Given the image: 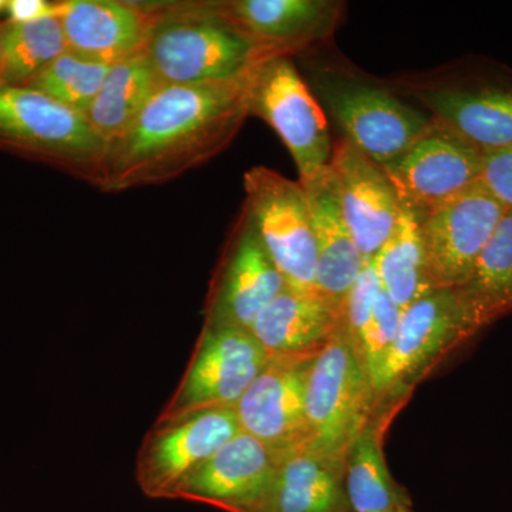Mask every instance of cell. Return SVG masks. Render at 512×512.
<instances>
[{
	"mask_svg": "<svg viewBox=\"0 0 512 512\" xmlns=\"http://www.w3.org/2000/svg\"><path fill=\"white\" fill-rule=\"evenodd\" d=\"M259 66L235 79L161 87L107 146L96 188L120 192L168 183L220 154L249 117Z\"/></svg>",
	"mask_w": 512,
	"mask_h": 512,
	"instance_id": "6da1fadb",
	"label": "cell"
},
{
	"mask_svg": "<svg viewBox=\"0 0 512 512\" xmlns=\"http://www.w3.org/2000/svg\"><path fill=\"white\" fill-rule=\"evenodd\" d=\"M143 52L163 86L220 82L251 72L285 50L239 29L217 2L148 5Z\"/></svg>",
	"mask_w": 512,
	"mask_h": 512,
	"instance_id": "7a4b0ae2",
	"label": "cell"
},
{
	"mask_svg": "<svg viewBox=\"0 0 512 512\" xmlns=\"http://www.w3.org/2000/svg\"><path fill=\"white\" fill-rule=\"evenodd\" d=\"M0 151L50 165L97 187L107 143L83 114L30 87L0 84Z\"/></svg>",
	"mask_w": 512,
	"mask_h": 512,
	"instance_id": "3957f363",
	"label": "cell"
},
{
	"mask_svg": "<svg viewBox=\"0 0 512 512\" xmlns=\"http://www.w3.org/2000/svg\"><path fill=\"white\" fill-rule=\"evenodd\" d=\"M377 402L365 365L340 329L315 357L306 380V450L346 463Z\"/></svg>",
	"mask_w": 512,
	"mask_h": 512,
	"instance_id": "277c9868",
	"label": "cell"
},
{
	"mask_svg": "<svg viewBox=\"0 0 512 512\" xmlns=\"http://www.w3.org/2000/svg\"><path fill=\"white\" fill-rule=\"evenodd\" d=\"M247 210L256 235L292 291L316 288V244L311 208L299 181L268 167L244 175Z\"/></svg>",
	"mask_w": 512,
	"mask_h": 512,
	"instance_id": "5b68a950",
	"label": "cell"
},
{
	"mask_svg": "<svg viewBox=\"0 0 512 512\" xmlns=\"http://www.w3.org/2000/svg\"><path fill=\"white\" fill-rule=\"evenodd\" d=\"M271 356L249 330H202L197 348L157 426H168L195 414L235 407Z\"/></svg>",
	"mask_w": 512,
	"mask_h": 512,
	"instance_id": "8992f818",
	"label": "cell"
},
{
	"mask_svg": "<svg viewBox=\"0 0 512 512\" xmlns=\"http://www.w3.org/2000/svg\"><path fill=\"white\" fill-rule=\"evenodd\" d=\"M249 116L264 120L281 138L296 165L299 183L315 180L328 168L333 151L328 121L291 56L274 57L256 70Z\"/></svg>",
	"mask_w": 512,
	"mask_h": 512,
	"instance_id": "52a82bcc",
	"label": "cell"
},
{
	"mask_svg": "<svg viewBox=\"0 0 512 512\" xmlns=\"http://www.w3.org/2000/svg\"><path fill=\"white\" fill-rule=\"evenodd\" d=\"M484 153L431 117L430 126L402 156L384 165L400 204L419 217L480 183Z\"/></svg>",
	"mask_w": 512,
	"mask_h": 512,
	"instance_id": "ba28073f",
	"label": "cell"
},
{
	"mask_svg": "<svg viewBox=\"0 0 512 512\" xmlns=\"http://www.w3.org/2000/svg\"><path fill=\"white\" fill-rule=\"evenodd\" d=\"M319 93L343 138L380 167L402 156L431 123L423 111L373 84L328 80Z\"/></svg>",
	"mask_w": 512,
	"mask_h": 512,
	"instance_id": "9c48e42d",
	"label": "cell"
},
{
	"mask_svg": "<svg viewBox=\"0 0 512 512\" xmlns=\"http://www.w3.org/2000/svg\"><path fill=\"white\" fill-rule=\"evenodd\" d=\"M478 332L457 288L436 289L403 309L389 357L373 379L377 400L420 376Z\"/></svg>",
	"mask_w": 512,
	"mask_h": 512,
	"instance_id": "30bf717a",
	"label": "cell"
},
{
	"mask_svg": "<svg viewBox=\"0 0 512 512\" xmlns=\"http://www.w3.org/2000/svg\"><path fill=\"white\" fill-rule=\"evenodd\" d=\"M505 211L477 183L419 217L427 265L437 289L467 284Z\"/></svg>",
	"mask_w": 512,
	"mask_h": 512,
	"instance_id": "8fae6325",
	"label": "cell"
},
{
	"mask_svg": "<svg viewBox=\"0 0 512 512\" xmlns=\"http://www.w3.org/2000/svg\"><path fill=\"white\" fill-rule=\"evenodd\" d=\"M241 431L235 407L156 426L137 456L136 478L141 491L148 498L173 500L178 487Z\"/></svg>",
	"mask_w": 512,
	"mask_h": 512,
	"instance_id": "7c38bea8",
	"label": "cell"
},
{
	"mask_svg": "<svg viewBox=\"0 0 512 512\" xmlns=\"http://www.w3.org/2000/svg\"><path fill=\"white\" fill-rule=\"evenodd\" d=\"M318 353L269 359L235 406L242 431L281 454L308 448L306 380Z\"/></svg>",
	"mask_w": 512,
	"mask_h": 512,
	"instance_id": "4fadbf2b",
	"label": "cell"
},
{
	"mask_svg": "<svg viewBox=\"0 0 512 512\" xmlns=\"http://www.w3.org/2000/svg\"><path fill=\"white\" fill-rule=\"evenodd\" d=\"M328 168L343 220L365 262L373 261L402 211L399 197L383 168L346 138L333 144Z\"/></svg>",
	"mask_w": 512,
	"mask_h": 512,
	"instance_id": "5bb4252c",
	"label": "cell"
},
{
	"mask_svg": "<svg viewBox=\"0 0 512 512\" xmlns=\"http://www.w3.org/2000/svg\"><path fill=\"white\" fill-rule=\"evenodd\" d=\"M241 222L212 289L205 326L249 330L259 313L286 289L247 214Z\"/></svg>",
	"mask_w": 512,
	"mask_h": 512,
	"instance_id": "9a60e30c",
	"label": "cell"
},
{
	"mask_svg": "<svg viewBox=\"0 0 512 512\" xmlns=\"http://www.w3.org/2000/svg\"><path fill=\"white\" fill-rule=\"evenodd\" d=\"M284 456L241 431L178 487L173 500L242 512L261 497Z\"/></svg>",
	"mask_w": 512,
	"mask_h": 512,
	"instance_id": "2e32d148",
	"label": "cell"
},
{
	"mask_svg": "<svg viewBox=\"0 0 512 512\" xmlns=\"http://www.w3.org/2000/svg\"><path fill=\"white\" fill-rule=\"evenodd\" d=\"M67 49L107 64L143 52L151 16L147 5L117 0L56 2Z\"/></svg>",
	"mask_w": 512,
	"mask_h": 512,
	"instance_id": "e0dca14e",
	"label": "cell"
},
{
	"mask_svg": "<svg viewBox=\"0 0 512 512\" xmlns=\"http://www.w3.org/2000/svg\"><path fill=\"white\" fill-rule=\"evenodd\" d=\"M218 8L245 33L288 55L328 39L342 3L333 0H228Z\"/></svg>",
	"mask_w": 512,
	"mask_h": 512,
	"instance_id": "ac0fdd59",
	"label": "cell"
},
{
	"mask_svg": "<svg viewBox=\"0 0 512 512\" xmlns=\"http://www.w3.org/2000/svg\"><path fill=\"white\" fill-rule=\"evenodd\" d=\"M340 326V303L319 291L286 288L259 313L249 332L269 356H293L320 352Z\"/></svg>",
	"mask_w": 512,
	"mask_h": 512,
	"instance_id": "d6986e66",
	"label": "cell"
},
{
	"mask_svg": "<svg viewBox=\"0 0 512 512\" xmlns=\"http://www.w3.org/2000/svg\"><path fill=\"white\" fill-rule=\"evenodd\" d=\"M346 463L308 450L285 454L271 483L242 512H349Z\"/></svg>",
	"mask_w": 512,
	"mask_h": 512,
	"instance_id": "ffe728a7",
	"label": "cell"
},
{
	"mask_svg": "<svg viewBox=\"0 0 512 512\" xmlns=\"http://www.w3.org/2000/svg\"><path fill=\"white\" fill-rule=\"evenodd\" d=\"M329 167V165H328ZM311 208L316 244V288L343 305L350 288L365 266L355 239L343 220L329 168L315 180L302 184Z\"/></svg>",
	"mask_w": 512,
	"mask_h": 512,
	"instance_id": "44dd1931",
	"label": "cell"
},
{
	"mask_svg": "<svg viewBox=\"0 0 512 512\" xmlns=\"http://www.w3.org/2000/svg\"><path fill=\"white\" fill-rule=\"evenodd\" d=\"M419 100L446 124L483 153L512 146L511 87L421 90Z\"/></svg>",
	"mask_w": 512,
	"mask_h": 512,
	"instance_id": "7402d4cb",
	"label": "cell"
},
{
	"mask_svg": "<svg viewBox=\"0 0 512 512\" xmlns=\"http://www.w3.org/2000/svg\"><path fill=\"white\" fill-rule=\"evenodd\" d=\"M161 87L164 86L146 53L128 56L111 64L100 92L84 117L109 146L126 133Z\"/></svg>",
	"mask_w": 512,
	"mask_h": 512,
	"instance_id": "603a6c76",
	"label": "cell"
},
{
	"mask_svg": "<svg viewBox=\"0 0 512 512\" xmlns=\"http://www.w3.org/2000/svg\"><path fill=\"white\" fill-rule=\"evenodd\" d=\"M373 265L380 288L402 311L437 289L427 265L419 215L403 205Z\"/></svg>",
	"mask_w": 512,
	"mask_h": 512,
	"instance_id": "cb8c5ba5",
	"label": "cell"
},
{
	"mask_svg": "<svg viewBox=\"0 0 512 512\" xmlns=\"http://www.w3.org/2000/svg\"><path fill=\"white\" fill-rule=\"evenodd\" d=\"M383 420L373 416L346 457L345 491L353 512H394L410 505L384 460Z\"/></svg>",
	"mask_w": 512,
	"mask_h": 512,
	"instance_id": "d4e9b609",
	"label": "cell"
},
{
	"mask_svg": "<svg viewBox=\"0 0 512 512\" xmlns=\"http://www.w3.org/2000/svg\"><path fill=\"white\" fill-rule=\"evenodd\" d=\"M477 329L512 309V210L498 222L467 284L457 288Z\"/></svg>",
	"mask_w": 512,
	"mask_h": 512,
	"instance_id": "484cf974",
	"label": "cell"
},
{
	"mask_svg": "<svg viewBox=\"0 0 512 512\" xmlns=\"http://www.w3.org/2000/svg\"><path fill=\"white\" fill-rule=\"evenodd\" d=\"M67 50L57 16L32 23H12L3 29L2 84L28 87Z\"/></svg>",
	"mask_w": 512,
	"mask_h": 512,
	"instance_id": "4316f807",
	"label": "cell"
},
{
	"mask_svg": "<svg viewBox=\"0 0 512 512\" xmlns=\"http://www.w3.org/2000/svg\"><path fill=\"white\" fill-rule=\"evenodd\" d=\"M110 67L111 64L67 49L28 87L84 116L100 92Z\"/></svg>",
	"mask_w": 512,
	"mask_h": 512,
	"instance_id": "83f0119b",
	"label": "cell"
},
{
	"mask_svg": "<svg viewBox=\"0 0 512 512\" xmlns=\"http://www.w3.org/2000/svg\"><path fill=\"white\" fill-rule=\"evenodd\" d=\"M402 313V309L380 288L373 305L372 315L363 332L362 350H360V359L372 383L392 352L397 333H399Z\"/></svg>",
	"mask_w": 512,
	"mask_h": 512,
	"instance_id": "f1b7e54d",
	"label": "cell"
},
{
	"mask_svg": "<svg viewBox=\"0 0 512 512\" xmlns=\"http://www.w3.org/2000/svg\"><path fill=\"white\" fill-rule=\"evenodd\" d=\"M379 289L380 284L375 265H373V261H366L362 272L357 276L355 284L350 288L345 301H343L342 328L340 329L345 333L346 339L349 340L359 359L363 332H365L367 322L372 315Z\"/></svg>",
	"mask_w": 512,
	"mask_h": 512,
	"instance_id": "f546056e",
	"label": "cell"
},
{
	"mask_svg": "<svg viewBox=\"0 0 512 512\" xmlns=\"http://www.w3.org/2000/svg\"><path fill=\"white\" fill-rule=\"evenodd\" d=\"M480 183L505 210H512V146L484 153Z\"/></svg>",
	"mask_w": 512,
	"mask_h": 512,
	"instance_id": "4dcf8cb0",
	"label": "cell"
},
{
	"mask_svg": "<svg viewBox=\"0 0 512 512\" xmlns=\"http://www.w3.org/2000/svg\"><path fill=\"white\" fill-rule=\"evenodd\" d=\"M8 19L12 23H32L56 16V2L47 0H8Z\"/></svg>",
	"mask_w": 512,
	"mask_h": 512,
	"instance_id": "1f68e13d",
	"label": "cell"
},
{
	"mask_svg": "<svg viewBox=\"0 0 512 512\" xmlns=\"http://www.w3.org/2000/svg\"><path fill=\"white\" fill-rule=\"evenodd\" d=\"M6 19H0V84H2V52H3V29H5Z\"/></svg>",
	"mask_w": 512,
	"mask_h": 512,
	"instance_id": "d6a6232c",
	"label": "cell"
},
{
	"mask_svg": "<svg viewBox=\"0 0 512 512\" xmlns=\"http://www.w3.org/2000/svg\"><path fill=\"white\" fill-rule=\"evenodd\" d=\"M8 9V0H0V15Z\"/></svg>",
	"mask_w": 512,
	"mask_h": 512,
	"instance_id": "836d02e7",
	"label": "cell"
},
{
	"mask_svg": "<svg viewBox=\"0 0 512 512\" xmlns=\"http://www.w3.org/2000/svg\"><path fill=\"white\" fill-rule=\"evenodd\" d=\"M394 512H413L412 508H410V505H403V507L397 508Z\"/></svg>",
	"mask_w": 512,
	"mask_h": 512,
	"instance_id": "e575fe53",
	"label": "cell"
},
{
	"mask_svg": "<svg viewBox=\"0 0 512 512\" xmlns=\"http://www.w3.org/2000/svg\"><path fill=\"white\" fill-rule=\"evenodd\" d=\"M372 512H386V511H372Z\"/></svg>",
	"mask_w": 512,
	"mask_h": 512,
	"instance_id": "d590c367",
	"label": "cell"
}]
</instances>
